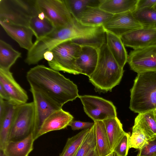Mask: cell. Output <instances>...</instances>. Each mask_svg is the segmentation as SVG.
<instances>
[{
  "mask_svg": "<svg viewBox=\"0 0 156 156\" xmlns=\"http://www.w3.org/2000/svg\"><path fill=\"white\" fill-rule=\"evenodd\" d=\"M1 25L6 33L16 41L20 46L28 51L32 47L34 34L28 27L0 21Z\"/></svg>",
  "mask_w": 156,
  "mask_h": 156,
  "instance_id": "14",
  "label": "cell"
},
{
  "mask_svg": "<svg viewBox=\"0 0 156 156\" xmlns=\"http://www.w3.org/2000/svg\"><path fill=\"white\" fill-rule=\"evenodd\" d=\"M73 17L77 19L87 7H99L101 0H64Z\"/></svg>",
  "mask_w": 156,
  "mask_h": 156,
  "instance_id": "28",
  "label": "cell"
},
{
  "mask_svg": "<svg viewBox=\"0 0 156 156\" xmlns=\"http://www.w3.org/2000/svg\"><path fill=\"white\" fill-rule=\"evenodd\" d=\"M98 59V49L90 46H82L80 55L75 62L81 74L89 77L95 70Z\"/></svg>",
  "mask_w": 156,
  "mask_h": 156,
  "instance_id": "16",
  "label": "cell"
},
{
  "mask_svg": "<svg viewBox=\"0 0 156 156\" xmlns=\"http://www.w3.org/2000/svg\"><path fill=\"white\" fill-rule=\"evenodd\" d=\"M155 114H156V106L155 108Z\"/></svg>",
  "mask_w": 156,
  "mask_h": 156,
  "instance_id": "44",
  "label": "cell"
},
{
  "mask_svg": "<svg viewBox=\"0 0 156 156\" xmlns=\"http://www.w3.org/2000/svg\"><path fill=\"white\" fill-rule=\"evenodd\" d=\"M130 133H126L115 147L113 152L118 156H127L129 148Z\"/></svg>",
  "mask_w": 156,
  "mask_h": 156,
  "instance_id": "32",
  "label": "cell"
},
{
  "mask_svg": "<svg viewBox=\"0 0 156 156\" xmlns=\"http://www.w3.org/2000/svg\"><path fill=\"white\" fill-rule=\"evenodd\" d=\"M113 15L101 9L99 7H87L79 16L77 20L88 26H102L108 21Z\"/></svg>",
  "mask_w": 156,
  "mask_h": 156,
  "instance_id": "17",
  "label": "cell"
},
{
  "mask_svg": "<svg viewBox=\"0 0 156 156\" xmlns=\"http://www.w3.org/2000/svg\"><path fill=\"white\" fill-rule=\"evenodd\" d=\"M0 84L8 94L9 102L16 105L27 103L28 98L26 91L16 81L10 70L0 68Z\"/></svg>",
  "mask_w": 156,
  "mask_h": 156,
  "instance_id": "13",
  "label": "cell"
},
{
  "mask_svg": "<svg viewBox=\"0 0 156 156\" xmlns=\"http://www.w3.org/2000/svg\"><path fill=\"white\" fill-rule=\"evenodd\" d=\"M30 91L32 95L35 107V121L33 134L35 140L46 119L53 112L62 108V106L33 87H30Z\"/></svg>",
  "mask_w": 156,
  "mask_h": 156,
  "instance_id": "10",
  "label": "cell"
},
{
  "mask_svg": "<svg viewBox=\"0 0 156 156\" xmlns=\"http://www.w3.org/2000/svg\"><path fill=\"white\" fill-rule=\"evenodd\" d=\"M0 156H5L3 151L1 150H0Z\"/></svg>",
  "mask_w": 156,
  "mask_h": 156,
  "instance_id": "40",
  "label": "cell"
},
{
  "mask_svg": "<svg viewBox=\"0 0 156 156\" xmlns=\"http://www.w3.org/2000/svg\"><path fill=\"white\" fill-rule=\"evenodd\" d=\"M0 97L4 100L9 101L10 99L7 92L3 86L0 84Z\"/></svg>",
  "mask_w": 156,
  "mask_h": 156,
  "instance_id": "37",
  "label": "cell"
},
{
  "mask_svg": "<svg viewBox=\"0 0 156 156\" xmlns=\"http://www.w3.org/2000/svg\"><path fill=\"white\" fill-rule=\"evenodd\" d=\"M96 147L94 124L90 128L75 156H86L90 151Z\"/></svg>",
  "mask_w": 156,
  "mask_h": 156,
  "instance_id": "30",
  "label": "cell"
},
{
  "mask_svg": "<svg viewBox=\"0 0 156 156\" xmlns=\"http://www.w3.org/2000/svg\"><path fill=\"white\" fill-rule=\"evenodd\" d=\"M96 147L99 156H107L112 153L105 124L103 121L94 122Z\"/></svg>",
  "mask_w": 156,
  "mask_h": 156,
  "instance_id": "22",
  "label": "cell"
},
{
  "mask_svg": "<svg viewBox=\"0 0 156 156\" xmlns=\"http://www.w3.org/2000/svg\"><path fill=\"white\" fill-rule=\"evenodd\" d=\"M38 15L32 17L30 19L29 24V27L35 36L36 40L47 35L55 29L51 23L46 17L41 19L39 18Z\"/></svg>",
  "mask_w": 156,
  "mask_h": 156,
  "instance_id": "25",
  "label": "cell"
},
{
  "mask_svg": "<svg viewBox=\"0 0 156 156\" xmlns=\"http://www.w3.org/2000/svg\"><path fill=\"white\" fill-rule=\"evenodd\" d=\"M86 156H99L96 147L91 150Z\"/></svg>",
  "mask_w": 156,
  "mask_h": 156,
  "instance_id": "39",
  "label": "cell"
},
{
  "mask_svg": "<svg viewBox=\"0 0 156 156\" xmlns=\"http://www.w3.org/2000/svg\"><path fill=\"white\" fill-rule=\"evenodd\" d=\"M148 140L139 128L134 126H133L132 134L129 140V149L133 148L140 150L148 142Z\"/></svg>",
  "mask_w": 156,
  "mask_h": 156,
  "instance_id": "31",
  "label": "cell"
},
{
  "mask_svg": "<svg viewBox=\"0 0 156 156\" xmlns=\"http://www.w3.org/2000/svg\"><path fill=\"white\" fill-rule=\"evenodd\" d=\"M98 59L95 70L89 77L96 92L105 93L121 81L124 71L110 51L106 42L98 49Z\"/></svg>",
  "mask_w": 156,
  "mask_h": 156,
  "instance_id": "2",
  "label": "cell"
},
{
  "mask_svg": "<svg viewBox=\"0 0 156 156\" xmlns=\"http://www.w3.org/2000/svg\"><path fill=\"white\" fill-rule=\"evenodd\" d=\"M129 108L138 114L156 106V72L137 74L130 90Z\"/></svg>",
  "mask_w": 156,
  "mask_h": 156,
  "instance_id": "3",
  "label": "cell"
},
{
  "mask_svg": "<svg viewBox=\"0 0 156 156\" xmlns=\"http://www.w3.org/2000/svg\"><path fill=\"white\" fill-rule=\"evenodd\" d=\"M9 102L7 113L3 119L0 121V150H2L8 141L15 108L17 106Z\"/></svg>",
  "mask_w": 156,
  "mask_h": 156,
  "instance_id": "26",
  "label": "cell"
},
{
  "mask_svg": "<svg viewBox=\"0 0 156 156\" xmlns=\"http://www.w3.org/2000/svg\"><path fill=\"white\" fill-rule=\"evenodd\" d=\"M82 46L71 40L63 41L53 48L51 51L53 57L48 62L50 68L58 71H62L75 75L81 74L75 62L80 56Z\"/></svg>",
  "mask_w": 156,
  "mask_h": 156,
  "instance_id": "5",
  "label": "cell"
},
{
  "mask_svg": "<svg viewBox=\"0 0 156 156\" xmlns=\"http://www.w3.org/2000/svg\"><path fill=\"white\" fill-rule=\"evenodd\" d=\"M120 38L125 46L133 50L156 44V26H144L124 34Z\"/></svg>",
  "mask_w": 156,
  "mask_h": 156,
  "instance_id": "12",
  "label": "cell"
},
{
  "mask_svg": "<svg viewBox=\"0 0 156 156\" xmlns=\"http://www.w3.org/2000/svg\"><path fill=\"white\" fill-rule=\"evenodd\" d=\"M112 156H118L114 152H113Z\"/></svg>",
  "mask_w": 156,
  "mask_h": 156,
  "instance_id": "41",
  "label": "cell"
},
{
  "mask_svg": "<svg viewBox=\"0 0 156 156\" xmlns=\"http://www.w3.org/2000/svg\"><path fill=\"white\" fill-rule=\"evenodd\" d=\"M35 121L33 102L16 106L8 141H20L33 133Z\"/></svg>",
  "mask_w": 156,
  "mask_h": 156,
  "instance_id": "6",
  "label": "cell"
},
{
  "mask_svg": "<svg viewBox=\"0 0 156 156\" xmlns=\"http://www.w3.org/2000/svg\"><path fill=\"white\" fill-rule=\"evenodd\" d=\"M73 118L69 112L64 111L62 108L55 111L44 121L37 136L36 140L48 132L65 128Z\"/></svg>",
  "mask_w": 156,
  "mask_h": 156,
  "instance_id": "15",
  "label": "cell"
},
{
  "mask_svg": "<svg viewBox=\"0 0 156 156\" xmlns=\"http://www.w3.org/2000/svg\"><path fill=\"white\" fill-rule=\"evenodd\" d=\"M138 0H101L99 7L113 15L136 11Z\"/></svg>",
  "mask_w": 156,
  "mask_h": 156,
  "instance_id": "21",
  "label": "cell"
},
{
  "mask_svg": "<svg viewBox=\"0 0 156 156\" xmlns=\"http://www.w3.org/2000/svg\"><path fill=\"white\" fill-rule=\"evenodd\" d=\"M36 0H0V21L29 27L30 20L40 12Z\"/></svg>",
  "mask_w": 156,
  "mask_h": 156,
  "instance_id": "4",
  "label": "cell"
},
{
  "mask_svg": "<svg viewBox=\"0 0 156 156\" xmlns=\"http://www.w3.org/2000/svg\"><path fill=\"white\" fill-rule=\"evenodd\" d=\"M133 14L144 26H156V10L153 8L136 10Z\"/></svg>",
  "mask_w": 156,
  "mask_h": 156,
  "instance_id": "29",
  "label": "cell"
},
{
  "mask_svg": "<svg viewBox=\"0 0 156 156\" xmlns=\"http://www.w3.org/2000/svg\"><path fill=\"white\" fill-rule=\"evenodd\" d=\"M41 12L51 23L55 28L68 26L73 22V17L64 0H36Z\"/></svg>",
  "mask_w": 156,
  "mask_h": 156,
  "instance_id": "7",
  "label": "cell"
},
{
  "mask_svg": "<svg viewBox=\"0 0 156 156\" xmlns=\"http://www.w3.org/2000/svg\"><path fill=\"white\" fill-rule=\"evenodd\" d=\"M90 129L82 131L68 138L66 145L59 156H75Z\"/></svg>",
  "mask_w": 156,
  "mask_h": 156,
  "instance_id": "27",
  "label": "cell"
},
{
  "mask_svg": "<svg viewBox=\"0 0 156 156\" xmlns=\"http://www.w3.org/2000/svg\"><path fill=\"white\" fill-rule=\"evenodd\" d=\"M9 102L0 97V121L6 115L8 108Z\"/></svg>",
  "mask_w": 156,
  "mask_h": 156,
  "instance_id": "36",
  "label": "cell"
},
{
  "mask_svg": "<svg viewBox=\"0 0 156 156\" xmlns=\"http://www.w3.org/2000/svg\"><path fill=\"white\" fill-rule=\"evenodd\" d=\"M34 140L32 133L22 140L7 142L2 151L5 156H28L33 150Z\"/></svg>",
  "mask_w": 156,
  "mask_h": 156,
  "instance_id": "19",
  "label": "cell"
},
{
  "mask_svg": "<svg viewBox=\"0 0 156 156\" xmlns=\"http://www.w3.org/2000/svg\"><path fill=\"white\" fill-rule=\"evenodd\" d=\"M106 43L112 55L119 65L123 68L127 62V52L120 37L106 31Z\"/></svg>",
  "mask_w": 156,
  "mask_h": 156,
  "instance_id": "20",
  "label": "cell"
},
{
  "mask_svg": "<svg viewBox=\"0 0 156 156\" xmlns=\"http://www.w3.org/2000/svg\"><path fill=\"white\" fill-rule=\"evenodd\" d=\"M127 62L137 74L156 72V44L131 51Z\"/></svg>",
  "mask_w": 156,
  "mask_h": 156,
  "instance_id": "9",
  "label": "cell"
},
{
  "mask_svg": "<svg viewBox=\"0 0 156 156\" xmlns=\"http://www.w3.org/2000/svg\"><path fill=\"white\" fill-rule=\"evenodd\" d=\"M53 57L52 52L51 51L45 52L44 54V58L48 62L51 61Z\"/></svg>",
  "mask_w": 156,
  "mask_h": 156,
  "instance_id": "38",
  "label": "cell"
},
{
  "mask_svg": "<svg viewBox=\"0 0 156 156\" xmlns=\"http://www.w3.org/2000/svg\"><path fill=\"white\" fill-rule=\"evenodd\" d=\"M21 55L10 45L0 40V68L10 70L16 60L21 57Z\"/></svg>",
  "mask_w": 156,
  "mask_h": 156,
  "instance_id": "24",
  "label": "cell"
},
{
  "mask_svg": "<svg viewBox=\"0 0 156 156\" xmlns=\"http://www.w3.org/2000/svg\"><path fill=\"white\" fill-rule=\"evenodd\" d=\"M103 121L105 125L113 152L118 143L126 132L124 131L122 125L117 117Z\"/></svg>",
  "mask_w": 156,
  "mask_h": 156,
  "instance_id": "23",
  "label": "cell"
},
{
  "mask_svg": "<svg viewBox=\"0 0 156 156\" xmlns=\"http://www.w3.org/2000/svg\"><path fill=\"white\" fill-rule=\"evenodd\" d=\"M137 156H156V137L149 140L139 150Z\"/></svg>",
  "mask_w": 156,
  "mask_h": 156,
  "instance_id": "33",
  "label": "cell"
},
{
  "mask_svg": "<svg viewBox=\"0 0 156 156\" xmlns=\"http://www.w3.org/2000/svg\"><path fill=\"white\" fill-rule=\"evenodd\" d=\"M112 153L111 154H109V155H108L107 156H112Z\"/></svg>",
  "mask_w": 156,
  "mask_h": 156,
  "instance_id": "43",
  "label": "cell"
},
{
  "mask_svg": "<svg viewBox=\"0 0 156 156\" xmlns=\"http://www.w3.org/2000/svg\"><path fill=\"white\" fill-rule=\"evenodd\" d=\"M94 124V122H83L80 121H72L69 125L73 130L90 129Z\"/></svg>",
  "mask_w": 156,
  "mask_h": 156,
  "instance_id": "34",
  "label": "cell"
},
{
  "mask_svg": "<svg viewBox=\"0 0 156 156\" xmlns=\"http://www.w3.org/2000/svg\"><path fill=\"white\" fill-rule=\"evenodd\" d=\"M86 114L94 122L103 121L117 117L116 108L113 103L95 96H79Z\"/></svg>",
  "mask_w": 156,
  "mask_h": 156,
  "instance_id": "8",
  "label": "cell"
},
{
  "mask_svg": "<svg viewBox=\"0 0 156 156\" xmlns=\"http://www.w3.org/2000/svg\"><path fill=\"white\" fill-rule=\"evenodd\" d=\"M139 128L149 140L156 137V115L155 109L138 114L134 125Z\"/></svg>",
  "mask_w": 156,
  "mask_h": 156,
  "instance_id": "18",
  "label": "cell"
},
{
  "mask_svg": "<svg viewBox=\"0 0 156 156\" xmlns=\"http://www.w3.org/2000/svg\"><path fill=\"white\" fill-rule=\"evenodd\" d=\"M102 26L106 31L120 37L122 35L144 26L128 12L113 15Z\"/></svg>",
  "mask_w": 156,
  "mask_h": 156,
  "instance_id": "11",
  "label": "cell"
},
{
  "mask_svg": "<svg viewBox=\"0 0 156 156\" xmlns=\"http://www.w3.org/2000/svg\"><path fill=\"white\" fill-rule=\"evenodd\" d=\"M154 9L156 10V4L153 7Z\"/></svg>",
  "mask_w": 156,
  "mask_h": 156,
  "instance_id": "42",
  "label": "cell"
},
{
  "mask_svg": "<svg viewBox=\"0 0 156 156\" xmlns=\"http://www.w3.org/2000/svg\"><path fill=\"white\" fill-rule=\"evenodd\" d=\"M156 4V0H138L136 10L144 8H153Z\"/></svg>",
  "mask_w": 156,
  "mask_h": 156,
  "instance_id": "35",
  "label": "cell"
},
{
  "mask_svg": "<svg viewBox=\"0 0 156 156\" xmlns=\"http://www.w3.org/2000/svg\"><path fill=\"white\" fill-rule=\"evenodd\" d=\"M30 87L62 107L80 95L77 85L58 71L43 65L30 69L26 74Z\"/></svg>",
  "mask_w": 156,
  "mask_h": 156,
  "instance_id": "1",
  "label": "cell"
}]
</instances>
